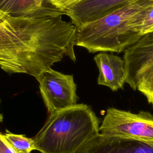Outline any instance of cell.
I'll list each match as a JSON object with an SVG mask.
<instances>
[{
	"label": "cell",
	"instance_id": "obj_14",
	"mask_svg": "<svg viewBox=\"0 0 153 153\" xmlns=\"http://www.w3.org/2000/svg\"><path fill=\"white\" fill-rule=\"evenodd\" d=\"M51 4L55 7L64 11L72 5L81 1V0H49Z\"/></svg>",
	"mask_w": 153,
	"mask_h": 153
},
{
	"label": "cell",
	"instance_id": "obj_2",
	"mask_svg": "<svg viewBox=\"0 0 153 153\" xmlns=\"http://www.w3.org/2000/svg\"><path fill=\"white\" fill-rule=\"evenodd\" d=\"M100 120L90 106L75 104L49 114L33 137L41 153H79L99 133Z\"/></svg>",
	"mask_w": 153,
	"mask_h": 153
},
{
	"label": "cell",
	"instance_id": "obj_6",
	"mask_svg": "<svg viewBox=\"0 0 153 153\" xmlns=\"http://www.w3.org/2000/svg\"><path fill=\"white\" fill-rule=\"evenodd\" d=\"M126 80L133 90L143 73L153 65V32L143 35L124 53Z\"/></svg>",
	"mask_w": 153,
	"mask_h": 153
},
{
	"label": "cell",
	"instance_id": "obj_5",
	"mask_svg": "<svg viewBox=\"0 0 153 153\" xmlns=\"http://www.w3.org/2000/svg\"><path fill=\"white\" fill-rule=\"evenodd\" d=\"M49 114L76 104V85L73 75L64 74L50 68L36 79Z\"/></svg>",
	"mask_w": 153,
	"mask_h": 153
},
{
	"label": "cell",
	"instance_id": "obj_16",
	"mask_svg": "<svg viewBox=\"0 0 153 153\" xmlns=\"http://www.w3.org/2000/svg\"><path fill=\"white\" fill-rule=\"evenodd\" d=\"M7 16V14H6L4 13H3L2 11H0V23Z\"/></svg>",
	"mask_w": 153,
	"mask_h": 153
},
{
	"label": "cell",
	"instance_id": "obj_12",
	"mask_svg": "<svg viewBox=\"0 0 153 153\" xmlns=\"http://www.w3.org/2000/svg\"><path fill=\"white\" fill-rule=\"evenodd\" d=\"M3 134L16 153H30L35 149L33 138L28 137L24 134H14L8 130Z\"/></svg>",
	"mask_w": 153,
	"mask_h": 153
},
{
	"label": "cell",
	"instance_id": "obj_4",
	"mask_svg": "<svg viewBox=\"0 0 153 153\" xmlns=\"http://www.w3.org/2000/svg\"><path fill=\"white\" fill-rule=\"evenodd\" d=\"M99 133L153 144V115L147 111L134 114L109 108L99 127Z\"/></svg>",
	"mask_w": 153,
	"mask_h": 153
},
{
	"label": "cell",
	"instance_id": "obj_13",
	"mask_svg": "<svg viewBox=\"0 0 153 153\" xmlns=\"http://www.w3.org/2000/svg\"><path fill=\"white\" fill-rule=\"evenodd\" d=\"M136 90L141 92L148 102L153 105V65L143 73L137 82Z\"/></svg>",
	"mask_w": 153,
	"mask_h": 153
},
{
	"label": "cell",
	"instance_id": "obj_3",
	"mask_svg": "<svg viewBox=\"0 0 153 153\" xmlns=\"http://www.w3.org/2000/svg\"><path fill=\"white\" fill-rule=\"evenodd\" d=\"M153 4V0H134L94 21L76 28V45L89 53L124 51L143 35L131 24L133 17Z\"/></svg>",
	"mask_w": 153,
	"mask_h": 153
},
{
	"label": "cell",
	"instance_id": "obj_8",
	"mask_svg": "<svg viewBox=\"0 0 153 153\" xmlns=\"http://www.w3.org/2000/svg\"><path fill=\"white\" fill-rule=\"evenodd\" d=\"M134 0H81L64 11L77 27L124 7Z\"/></svg>",
	"mask_w": 153,
	"mask_h": 153
},
{
	"label": "cell",
	"instance_id": "obj_11",
	"mask_svg": "<svg viewBox=\"0 0 153 153\" xmlns=\"http://www.w3.org/2000/svg\"><path fill=\"white\" fill-rule=\"evenodd\" d=\"M131 24L142 35L153 32V4L137 12L133 17Z\"/></svg>",
	"mask_w": 153,
	"mask_h": 153
},
{
	"label": "cell",
	"instance_id": "obj_9",
	"mask_svg": "<svg viewBox=\"0 0 153 153\" xmlns=\"http://www.w3.org/2000/svg\"><path fill=\"white\" fill-rule=\"evenodd\" d=\"M99 69L97 84L116 91L123 89L126 80L125 62L118 56L100 52L94 57Z\"/></svg>",
	"mask_w": 153,
	"mask_h": 153
},
{
	"label": "cell",
	"instance_id": "obj_15",
	"mask_svg": "<svg viewBox=\"0 0 153 153\" xmlns=\"http://www.w3.org/2000/svg\"><path fill=\"white\" fill-rule=\"evenodd\" d=\"M0 153H16L3 133L0 131Z\"/></svg>",
	"mask_w": 153,
	"mask_h": 153
},
{
	"label": "cell",
	"instance_id": "obj_10",
	"mask_svg": "<svg viewBox=\"0 0 153 153\" xmlns=\"http://www.w3.org/2000/svg\"><path fill=\"white\" fill-rule=\"evenodd\" d=\"M0 11L15 17L66 14L65 11L55 7L49 0H0Z\"/></svg>",
	"mask_w": 153,
	"mask_h": 153
},
{
	"label": "cell",
	"instance_id": "obj_1",
	"mask_svg": "<svg viewBox=\"0 0 153 153\" xmlns=\"http://www.w3.org/2000/svg\"><path fill=\"white\" fill-rule=\"evenodd\" d=\"M76 27L62 16L15 17L0 23V68L36 79L65 56L75 62Z\"/></svg>",
	"mask_w": 153,
	"mask_h": 153
},
{
	"label": "cell",
	"instance_id": "obj_17",
	"mask_svg": "<svg viewBox=\"0 0 153 153\" xmlns=\"http://www.w3.org/2000/svg\"><path fill=\"white\" fill-rule=\"evenodd\" d=\"M0 103H1V99H0ZM3 121V115L1 113H0V123L2 122Z\"/></svg>",
	"mask_w": 153,
	"mask_h": 153
},
{
	"label": "cell",
	"instance_id": "obj_7",
	"mask_svg": "<svg viewBox=\"0 0 153 153\" xmlns=\"http://www.w3.org/2000/svg\"><path fill=\"white\" fill-rule=\"evenodd\" d=\"M79 153H153V144L99 133L90 139Z\"/></svg>",
	"mask_w": 153,
	"mask_h": 153
}]
</instances>
